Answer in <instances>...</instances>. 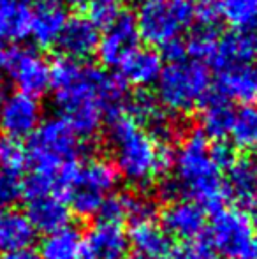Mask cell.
<instances>
[{
    "label": "cell",
    "mask_w": 257,
    "mask_h": 259,
    "mask_svg": "<svg viewBox=\"0 0 257 259\" xmlns=\"http://www.w3.org/2000/svg\"><path fill=\"white\" fill-rule=\"evenodd\" d=\"M118 184V171L106 159H88L78 164L67 192L69 208L79 217H93Z\"/></svg>",
    "instance_id": "6"
},
{
    "label": "cell",
    "mask_w": 257,
    "mask_h": 259,
    "mask_svg": "<svg viewBox=\"0 0 257 259\" xmlns=\"http://www.w3.org/2000/svg\"><path fill=\"white\" fill-rule=\"evenodd\" d=\"M220 20L234 30L257 27V0H219Z\"/></svg>",
    "instance_id": "26"
},
{
    "label": "cell",
    "mask_w": 257,
    "mask_h": 259,
    "mask_svg": "<svg viewBox=\"0 0 257 259\" xmlns=\"http://www.w3.org/2000/svg\"><path fill=\"white\" fill-rule=\"evenodd\" d=\"M151 213H153V205L144 196L132 194V192L111 194L99 211L100 219L117 222L122 226L125 221H130V224H132L141 219L151 217Z\"/></svg>",
    "instance_id": "22"
},
{
    "label": "cell",
    "mask_w": 257,
    "mask_h": 259,
    "mask_svg": "<svg viewBox=\"0 0 257 259\" xmlns=\"http://www.w3.org/2000/svg\"><path fill=\"white\" fill-rule=\"evenodd\" d=\"M4 71L18 87V92L37 99L49 90L52 65L32 48H9Z\"/></svg>",
    "instance_id": "8"
},
{
    "label": "cell",
    "mask_w": 257,
    "mask_h": 259,
    "mask_svg": "<svg viewBox=\"0 0 257 259\" xmlns=\"http://www.w3.org/2000/svg\"><path fill=\"white\" fill-rule=\"evenodd\" d=\"M217 41H219V35L215 34L213 28L199 27L197 30L190 35L189 41L185 42L187 55H190L192 60L206 64V62L213 58V53H215V48H217Z\"/></svg>",
    "instance_id": "28"
},
{
    "label": "cell",
    "mask_w": 257,
    "mask_h": 259,
    "mask_svg": "<svg viewBox=\"0 0 257 259\" xmlns=\"http://www.w3.org/2000/svg\"><path fill=\"white\" fill-rule=\"evenodd\" d=\"M194 18L201 23V28H213L220 20L219 0H194Z\"/></svg>",
    "instance_id": "32"
},
{
    "label": "cell",
    "mask_w": 257,
    "mask_h": 259,
    "mask_svg": "<svg viewBox=\"0 0 257 259\" xmlns=\"http://www.w3.org/2000/svg\"><path fill=\"white\" fill-rule=\"evenodd\" d=\"M27 164V152L20 141L2 138L0 140V171L21 175Z\"/></svg>",
    "instance_id": "29"
},
{
    "label": "cell",
    "mask_w": 257,
    "mask_h": 259,
    "mask_svg": "<svg viewBox=\"0 0 257 259\" xmlns=\"http://www.w3.org/2000/svg\"><path fill=\"white\" fill-rule=\"evenodd\" d=\"M124 83L136 87L155 85L162 71V57L151 48H136L118 67Z\"/></svg>",
    "instance_id": "21"
},
{
    "label": "cell",
    "mask_w": 257,
    "mask_h": 259,
    "mask_svg": "<svg viewBox=\"0 0 257 259\" xmlns=\"http://www.w3.org/2000/svg\"><path fill=\"white\" fill-rule=\"evenodd\" d=\"M252 224H254V228L257 229V201L254 203V206H252Z\"/></svg>",
    "instance_id": "37"
},
{
    "label": "cell",
    "mask_w": 257,
    "mask_h": 259,
    "mask_svg": "<svg viewBox=\"0 0 257 259\" xmlns=\"http://www.w3.org/2000/svg\"><path fill=\"white\" fill-rule=\"evenodd\" d=\"M7 52H9V48H6V46L0 42V69H4V65H6Z\"/></svg>",
    "instance_id": "35"
},
{
    "label": "cell",
    "mask_w": 257,
    "mask_h": 259,
    "mask_svg": "<svg viewBox=\"0 0 257 259\" xmlns=\"http://www.w3.org/2000/svg\"><path fill=\"white\" fill-rule=\"evenodd\" d=\"M35 235L37 231L25 211L14 206L0 210V254L2 256L28 250L35 242Z\"/></svg>",
    "instance_id": "18"
},
{
    "label": "cell",
    "mask_w": 257,
    "mask_h": 259,
    "mask_svg": "<svg viewBox=\"0 0 257 259\" xmlns=\"http://www.w3.org/2000/svg\"><path fill=\"white\" fill-rule=\"evenodd\" d=\"M166 259H197V257L194 256L192 249H190V245L187 243V245L178 247V249H173Z\"/></svg>",
    "instance_id": "33"
},
{
    "label": "cell",
    "mask_w": 257,
    "mask_h": 259,
    "mask_svg": "<svg viewBox=\"0 0 257 259\" xmlns=\"http://www.w3.org/2000/svg\"><path fill=\"white\" fill-rule=\"evenodd\" d=\"M41 259H86L85 238L74 228H64L46 235L39 249Z\"/></svg>",
    "instance_id": "24"
},
{
    "label": "cell",
    "mask_w": 257,
    "mask_h": 259,
    "mask_svg": "<svg viewBox=\"0 0 257 259\" xmlns=\"http://www.w3.org/2000/svg\"><path fill=\"white\" fill-rule=\"evenodd\" d=\"M210 243L226 259H257V236L241 208H219L210 224Z\"/></svg>",
    "instance_id": "7"
},
{
    "label": "cell",
    "mask_w": 257,
    "mask_h": 259,
    "mask_svg": "<svg viewBox=\"0 0 257 259\" xmlns=\"http://www.w3.org/2000/svg\"><path fill=\"white\" fill-rule=\"evenodd\" d=\"M100 41V32L88 18L74 16L67 18L62 34L57 46L64 53V58H71L76 62H85L92 55L97 53Z\"/></svg>",
    "instance_id": "13"
},
{
    "label": "cell",
    "mask_w": 257,
    "mask_h": 259,
    "mask_svg": "<svg viewBox=\"0 0 257 259\" xmlns=\"http://www.w3.org/2000/svg\"><path fill=\"white\" fill-rule=\"evenodd\" d=\"M234 109L229 101H226L220 96H210L201 106V134L213 140H222L229 136L231 127L234 120Z\"/></svg>",
    "instance_id": "23"
},
{
    "label": "cell",
    "mask_w": 257,
    "mask_h": 259,
    "mask_svg": "<svg viewBox=\"0 0 257 259\" xmlns=\"http://www.w3.org/2000/svg\"><path fill=\"white\" fill-rule=\"evenodd\" d=\"M229 136L233 138L236 147L245 150L257 147V106L247 104L234 113Z\"/></svg>",
    "instance_id": "27"
},
{
    "label": "cell",
    "mask_w": 257,
    "mask_h": 259,
    "mask_svg": "<svg viewBox=\"0 0 257 259\" xmlns=\"http://www.w3.org/2000/svg\"><path fill=\"white\" fill-rule=\"evenodd\" d=\"M4 101V94H2V87H0V103Z\"/></svg>",
    "instance_id": "38"
},
{
    "label": "cell",
    "mask_w": 257,
    "mask_h": 259,
    "mask_svg": "<svg viewBox=\"0 0 257 259\" xmlns=\"http://www.w3.org/2000/svg\"><path fill=\"white\" fill-rule=\"evenodd\" d=\"M257 58V27L247 30H234L222 35L217 41V48L212 62L217 69L229 65L252 64Z\"/></svg>",
    "instance_id": "15"
},
{
    "label": "cell",
    "mask_w": 257,
    "mask_h": 259,
    "mask_svg": "<svg viewBox=\"0 0 257 259\" xmlns=\"http://www.w3.org/2000/svg\"><path fill=\"white\" fill-rule=\"evenodd\" d=\"M42 108L35 97L14 92L0 103V129L4 138L14 141L30 140L41 125Z\"/></svg>",
    "instance_id": "9"
},
{
    "label": "cell",
    "mask_w": 257,
    "mask_h": 259,
    "mask_svg": "<svg viewBox=\"0 0 257 259\" xmlns=\"http://www.w3.org/2000/svg\"><path fill=\"white\" fill-rule=\"evenodd\" d=\"M88 20L97 28L111 25L122 13V0H88Z\"/></svg>",
    "instance_id": "30"
},
{
    "label": "cell",
    "mask_w": 257,
    "mask_h": 259,
    "mask_svg": "<svg viewBox=\"0 0 257 259\" xmlns=\"http://www.w3.org/2000/svg\"><path fill=\"white\" fill-rule=\"evenodd\" d=\"M59 4H71V6H81V4H86L88 0H55Z\"/></svg>",
    "instance_id": "36"
},
{
    "label": "cell",
    "mask_w": 257,
    "mask_h": 259,
    "mask_svg": "<svg viewBox=\"0 0 257 259\" xmlns=\"http://www.w3.org/2000/svg\"><path fill=\"white\" fill-rule=\"evenodd\" d=\"M217 92L226 101L250 104L257 99V69L252 64L219 69Z\"/></svg>",
    "instance_id": "17"
},
{
    "label": "cell",
    "mask_w": 257,
    "mask_h": 259,
    "mask_svg": "<svg viewBox=\"0 0 257 259\" xmlns=\"http://www.w3.org/2000/svg\"><path fill=\"white\" fill-rule=\"evenodd\" d=\"M194 20V0H139L134 16L139 37L161 48L180 41Z\"/></svg>",
    "instance_id": "5"
},
{
    "label": "cell",
    "mask_w": 257,
    "mask_h": 259,
    "mask_svg": "<svg viewBox=\"0 0 257 259\" xmlns=\"http://www.w3.org/2000/svg\"><path fill=\"white\" fill-rule=\"evenodd\" d=\"M210 89L212 72L208 65L185 57L162 65L155 81V99L166 111L187 115L204 104Z\"/></svg>",
    "instance_id": "4"
},
{
    "label": "cell",
    "mask_w": 257,
    "mask_h": 259,
    "mask_svg": "<svg viewBox=\"0 0 257 259\" xmlns=\"http://www.w3.org/2000/svg\"><path fill=\"white\" fill-rule=\"evenodd\" d=\"M129 235L124 226L99 219L85 238V252L90 259H125L129 254Z\"/></svg>",
    "instance_id": "12"
},
{
    "label": "cell",
    "mask_w": 257,
    "mask_h": 259,
    "mask_svg": "<svg viewBox=\"0 0 257 259\" xmlns=\"http://www.w3.org/2000/svg\"><path fill=\"white\" fill-rule=\"evenodd\" d=\"M234 157L227 145H212L201 133L189 134L173 152V180L166 182L162 191L171 198L180 194L202 208L219 210L227 198L224 171Z\"/></svg>",
    "instance_id": "2"
},
{
    "label": "cell",
    "mask_w": 257,
    "mask_h": 259,
    "mask_svg": "<svg viewBox=\"0 0 257 259\" xmlns=\"http://www.w3.org/2000/svg\"><path fill=\"white\" fill-rule=\"evenodd\" d=\"M27 217L35 231L52 235L67 228L71 221V208L60 196H39L27 199Z\"/></svg>",
    "instance_id": "20"
},
{
    "label": "cell",
    "mask_w": 257,
    "mask_h": 259,
    "mask_svg": "<svg viewBox=\"0 0 257 259\" xmlns=\"http://www.w3.org/2000/svg\"><path fill=\"white\" fill-rule=\"evenodd\" d=\"M65 23H67V13L62 4L55 0H44L32 9L28 35H32L37 46L49 48L57 45Z\"/></svg>",
    "instance_id": "19"
},
{
    "label": "cell",
    "mask_w": 257,
    "mask_h": 259,
    "mask_svg": "<svg viewBox=\"0 0 257 259\" xmlns=\"http://www.w3.org/2000/svg\"><path fill=\"white\" fill-rule=\"evenodd\" d=\"M49 89L60 118L79 138L95 136L104 118L125 104V83L120 76L64 57L52 65Z\"/></svg>",
    "instance_id": "1"
},
{
    "label": "cell",
    "mask_w": 257,
    "mask_h": 259,
    "mask_svg": "<svg viewBox=\"0 0 257 259\" xmlns=\"http://www.w3.org/2000/svg\"><path fill=\"white\" fill-rule=\"evenodd\" d=\"M0 259H41V257H39V254L35 250L28 249V250H21V252L7 254V256H2Z\"/></svg>",
    "instance_id": "34"
},
{
    "label": "cell",
    "mask_w": 257,
    "mask_h": 259,
    "mask_svg": "<svg viewBox=\"0 0 257 259\" xmlns=\"http://www.w3.org/2000/svg\"><path fill=\"white\" fill-rule=\"evenodd\" d=\"M139 32H137L134 16L122 13L111 25H108L99 41L100 60L108 67H120V64L136 48H139Z\"/></svg>",
    "instance_id": "10"
},
{
    "label": "cell",
    "mask_w": 257,
    "mask_h": 259,
    "mask_svg": "<svg viewBox=\"0 0 257 259\" xmlns=\"http://www.w3.org/2000/svg\"><path fill=\"white\" fill-rule=\"evenodd\" d=\"M226 194L238 206H254L257 201V159L250 155L234 157L226 167Z\"/></svg>",
    "instance_id": "14"
},
{
    "label": "cell",
    "mask_w": 257,
    "mask_h": 259,
    "mask_svg": "<svg viewBox=\"0 0 257 259\" xmlns=\"http://www.w3.org/2000/svg\"><path fill=\"white\" fill-rule=\"evenodd\" d=\"M30 18L32 7L27 0H0V42L27 37Z\"/></svg>",
    "instance_id": "25"
},
{
    "label": "cell",
    "mask_w": 257,
    "mask_h": 259,
    "mask_svg": "<svg viewBox=\"0 0 257 259\" xmlns=\"http://www.w3.org/2000/svg\"><path fill=\"white\" fill-rule=\"evenodd\" d=\"M129 245L139 259H166L173 250L169 235L151 217L132 222Z\"/></svg>",
    "instance_id": "16"
},
{
    "label": "cell",
    "mask_w": 257,
    "mask_h": 259,
    "mask_svg": "<svg viewBox=\"0 0 257 259\" xmlns=\"http://www.w3.org/2000/svg\"><path fill=\"white\" fill-rule=\"evenodd\" d=\"M23 196V180L21 175L0 171V210L13 208L14 203Z\"/></svg>",
    "instance_id": "31"
},
{
    "label": "cell",
    "mask_w": 257,
    "mask_h": 259,
    "mask_svg": "<svg viewBox=\"0 0 257 259\" xmlns=\"http://www.w3.org/2000/svg\"><path fill=\"white\" fill-rule=\"evenodd\" d=\"M108 122L113 166L127 182L148 185L171 167L173 152L168 143L157 140L146 127L136 122L127 113L125 104L111 113Z\"/></svg>",
    "instance_id": "3"
},
{
    "label": "cell",
    "mask_w": 257,
    "mask_h": 259,
    "mask_svg": "<svg viewBox=\"0 0 257 259\" xmlns=\"http://www.w3.org/2000/svg\"><path fill=\"white\" fill-rule=\"evenodd\" d=\"M162 229L175 238L194 242L201 238L206 229L204 208L189 199H176L171 201L162 211Z\"/></svg>",
    "instance_id": "11"
}]
</instances>
